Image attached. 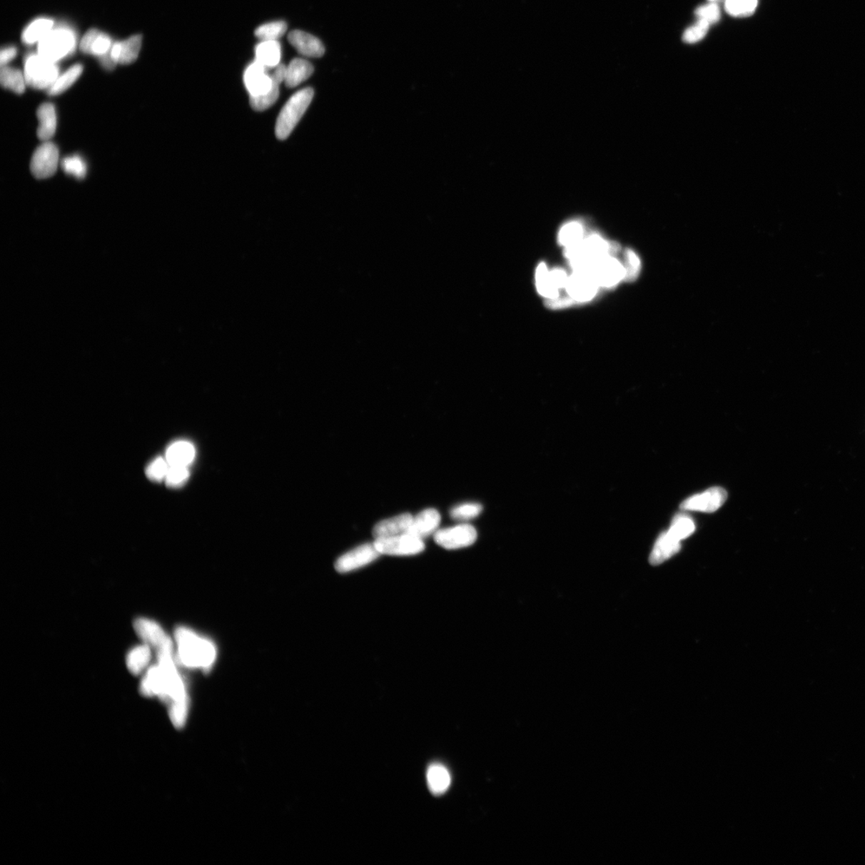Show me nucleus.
<instances>
[{
  "mask_svg": "<svg viewBox=\"0 0 865 865\" xmlns=\"http://www.w3.org/2000/svg\"><path fill=\"white\" fill-rule=\"evenodd\" d=\"M152 659V647L146 644L136 646L129 651L126 664L131 673L137 676L146 671Z\"/></svg>",
  "mask_w": 865,
  "mask_h": 865,
  "instance_id": "26",
  "label": "nucleus"
},
{
  "mask_svg": "<svg viewBox=\"0 0 865 865\" xmlns=\"http://www.w3.org/2000/svg\"><path fill=\"white\" fill-rule=\"evenodd\" d=\"M586 237L585 226L577 221H570L560 228L558 235L559 243L566 248L580 243Z\"/></svg>",
  "mask_w": 865,
  "mask_h": 865,
  "instance_id": "28",
  "label": "nucleus"
},
{
  "mask_svg": "<svg viewBox=\"0 0 865 865\" xmlns=\"http://www.w3.org/2000/svg\"><path fill=\"white\" fill-rule=\"evenodd\" d=\"M477 534L474 527L460 524L453 527L437 530L434 538L437 545L447 550L467 547L474 544Z\"/></svg>",
  "mask_w": 865,
  "mask_h": 865,
  "instance_id": "9",
  "label": "nucleus"
},
{
  "mask_svg": "<svg viewBox=\"0 0 865 865\" xmlns=\"http://www.w3.org/2000/svg\"><path fill=\"white\" fill-rule=\"evenodd\" d=\"M583 271L591 273L599 286L605 288L617 286L622 280H624L626 275L624 264L613 256L600 259L588 270Z\"/></svg>",
  "mask_w": 865,
  "mask_h": 865,
  "instance_id": "6",
  "label": "nucleus"
},
{
  "mask_svg": "<svg viewBox=\"0 0 865 865\" xmlns=\"http://www.w3.org/2000/svg\"><path fill=\"white\" fill-rule=\"evenodd\" d=\"M54 22L51 19L39 18L31 22L23 32L22 41L24 44H34L41 39L54 29Z\"/></svg>",
  "mask_w": 865,
  "mask_h": 865,
  "instance_id": "27",
  "label": "nucleus"
},
{
  "mask_svg": "<svg viewBox=\"0 0 865 865\" xmlns=\"http://www.w3.org/2000/svg\"><path fill=\"white\" fill-rule=\"evenodd\" d=\"M427 779L429 789L434 795H442L450 788V772L442 764H431L428 770Z\"/></svg>",
  "mask_w": 865,
  "mask_h": 865,
  "instance_id": "25",
  "label": "nucleus"
},
{
  "mask_svg": "<svg viewBox=\"0 0 865 865\" xmlns=\"http://www.w3.org/2000/svg\"><path fill=\"white\" fill-rule=\"evenodd\" d=\"M286 31L287 24L285 22H271L260 26L255 31V36L261 41H278L285 34Z\"/></svg>",
  "mask_w": 865,
  "mask_h": 865,
  "instance_id": "33",
  "label": "nucleus"
},
{
  "mask_svg": "<svg viewBox=\"0 0 865 865\" xmlns=\"http://www.w3.org/2000/svg\"><path fill=\"white\" fill-rule=\"evenodd\" d=\"M59 71L56 63L38 54H31L25 58L24 74L26 83L31 88L49 90L60 76Z\"/></svg>",
  "mask_w": 865,
  "mask_h": 865,
  "instance_id": "4",
  "label": "nucleus"
},
{
  "mask_svg": "<svg viewBox=\"0 0 865 865\" xmlns=\"http://www.w3.org/2000/svg\"><path fill=\"white\" fill-rule=\"evenodd\" d=\"M134 629L136 634H138V637L143 641V643L155 649V651L157 648L165 644L169 639H171L156 622L146 618L136 619L134 622Z\"/></svg>",
  "mask_w": 865,
  "mask_h": 865,
  "instance_id": "14",
  "label": "nucleus"
},
{
  "mask_svg": "<svg viewBox=\"0 0 865 865\" xmlns=\"http://www.w3.org/2000/svg\"><path fill=\"white\" fill-rule=\"evenodd\" d=\"M142 36L136 35L121 42H116L109 51L111 59L117 64H130L138 57Z\"/></svg>",
  "mask_w": 865,
  "mask_h": 865,
  "instance_id": "19",
  "label": "nucleus"
},
{
  "mask_svg": "<svg viewBox=\"0 0 865 865\" xmlns=\"http://www.w3.org/2000/svg\"><path fill=\"white\" fill-rule=\"evenodd\" d=\"M694 13L699 19H705L710 24H716L719 21L720 11L716 4L699 6Z\"/></svg>",
  "mask_w": 865,
  "mask_h": 865,
  "instance_id": "42",
  "label": "nucleus"
},
{
  "mask_svg": "<svg viewBox=\"0 0 865 865\" xmlns=\"http://www.w3.org/2000/svg\"><path fill=\"white\" fill-rule=\"evenodd\" d=\"M382 555L378 552L375 543H365L345 553L335 562V568L340 573H347L362 568L378 560Z\"/></svg>",
  "mask_w": 865,
  "mask_h": 865,
  "instance_id": "11",
  "label": "nucleus"
},
{
  "mask_svg": "<svg viewBox=\"0 0 865 865\" xmlns=\"http://www.w3.org/2000/svg\"><path fill=\"white\" fill-rule=\"evenodd\" d=\"M267 69L257 61L248 65L244 74V82L251 97L265 95L273 87L271 75Z\"/></svg>",
  "mask_w": 865,
  "mask_h": 865,
  "instance_id": "13",
  "label": "nucleus"
},
{
  "mask_svg": "<svg viewBox=\"0 0 865 865\" xmlns=\"http://www.w3.org/2000/svg\"><path fill=\"white\" fill-rule=\"evenodd\" d=\"M711 1H715V0H711Z\"/></svg>",
  "mask_w": 865,
  "mask_h": 865,
  "instance_id": "47",
  "label": "nucleus"
},
{
  "mask_svg": "<svg viewBox=\"0 0 865 865\" xmlns=\"http://www.w3.org/2000/svg\"><path fill=\"white\" fill-rule=\"evenodd\" d=\"M681 548L680 541L667 532L659 535L650 555L652 565H659L677 554Z\"/></svg>",
  "mask_w": 865,
  "mask_h": 865,
  "instance_id": "20",
  "label": "nucleus"
},
{
  "mask_svg": "<svg viewBox=\"0 0 865 865\" xmlns=\"http://www.w3.org/2000/svg\"><path fill=\"white\" fill-rule=\"evenodd\" d=\"M16 54L17 50L15 47L3 49L1 52H0V64H1V66H6V64L11 62L13 59L16 57Z\"/></svg>",
  "mask_w": 865,
  "mask_h": 865,
  "instance_id": "45",
  "label": "nucleus"
},
{
  "mask_svg": "<svg viewBox=\"0 0 865 865\" xmlns=\"http://www.w3.org/2000/svg\"><path fill=\"white\" fill-rule=\"evenodd\" d=\"M694 523L691 517L684 514H679L674 517L669 532L674 538L681 541L689 537L694 532Z\"/></svg>",
  "mask_w": 865,
  "mask_h": 865,
  "instance_id": "32",
  "label": "nucleus"
},
{
  "mask_svg": "<svg viewBox=\"0 0 865 865\" xmlns=\"http://www.w3.org/2000/svg\"><path fill=\"white\" fill-rule=\"evenodd\" d=\"M620 246L608 241L599 233L586 235L580 243L565 248V255L574 270H587L600 259L620 252Z\"/></svg>",
  "mask_w": 865,
  "mask_h": 865,
  "instance_id": "2",
  "label": "nucleus"
},
{
  "mask_svg": "<svg viewBox=\"0 0 865 865\" xmlns=\"http://www.w3.org/2000/svg\"><path fill=\"white\" fill-rule=\"evenodd\" d=\"M537 290L541 296L547 300L556 299L560 297V293L550 278V271L545 263H541L537 268L535 273Z\"/></svg>",
  "mask_w": 865,
  "mask_h": 865,
  "instance_id": "29",
  "label": "nucleus"
},
{
  "mask_svg": "<svg viewBox=\"0 0 865 865\" xmlns=\"http://www.w3.org/2000/svg\"><path fill=\"white\" fill-rule=\"evenodd\" d=\"M709 26L710 24L705 21V19H699V21L696 24L685 31L683 41L687 44L699 42L707 35Z\"/></svg>",
  "mask_w": 865,
  "mask_h": 865,
  "instance_id": "39",
  "label": "nucleus"
},
{
  "mask_svg": "<svg viewBox=\"0 0 865 865\" xmlns=\"http://www.w3.org/2000/svg\"><path fill=\"white\" fill-rule=\"evenodd\" d=\"M100 34V31L97 29H90L82 39L80 44V49L84 54H90L91 45H93L96 37Z\"/></svg>",
  "mask_w": 865,
  "mask_h": 865,
  "instance_id": "44",
  "label": "nucleus"
},
{
  "mask_svg": "<svg viewBox=\"0 0 865 865\" xmlns=\"http://www.w3.org/2000/svg\"><path fill=\"white\" fill-rule=\"evenodd\" d=\"M313 95V88H306L298 91L285 103L278 116L276 129H275L279 140L283 141L290 136L307 108H309Z\"/></svg>",
  "mask_w": 865,
  "mask_h": 865,
  "instance_id": "3",
  "label": "nucleus"
},
{
  "mask_svg": "<svg viewBox=\"0 0 865 865\" xmlns=\"http://www.w3.org/2000/svg\"><path fill=\"white\" fill-rule=\"evenodd\" d=\"M288 41L300 55L306 57L318 58L325 54V48L317 37L300 30L290 31Z\"/></svg>",
  "mask_w": 865,
  "mask_h": 865,
  "instance_id": "15",
  "label": "nucleus"
},
{
  "mask_svg": "<svg viewBox=\"0 0 865 865\" xmlns=\"http://www.w3.org/2000/svg\"><path fill=\"white\" fill-rule=\"evenodd\" d=\"M727 499V491L721 487H712L704 492L688 497L680 505L684 510L702 511L712 513L723 506Z\"/></svg>",
  "mask_w": 865,
  "mask_h": 865,
  "instance_id": "12",
  "label": "nucleus"
},
{
  "mask_svg": "<svg viewBox=\"0 0 865 865\" xmlns=\"http://www.w3.org/2000/svg\"><path fill=\"white\" fill-rule=\"evenodd\" d=\"M440 522L441 515L437 510H424L413 519L408 534L423 540L432 534L435 535Z\"/></svg>",
  "mask_w": 865,
  "mask_h": 865,
  "instance_id": "16",
  "label": "nucleus"
},
{
  "mask_svg": "<svg viewBox=\"0 0 865 865\" xmlns=\"http://www.w3.org/2000/svg\"><path fill=\"white\" fill-rule=\"evenodd\" d=\"M181 663L187 667L211 669L216 660V648L211 641L203 639L186 627H178L175 632Z\"/></svg>",
  "mask_w": 865,
  "mask_h": 865,
  "instance_id": "1",
  "label": "nucleus"
},
{
  "mask_svg": "<svg viewBox=\"0 0 865 865\" xmlns=\"http://www.w3.org/2000/svg\"><path fill=\"white\" fill-rule=\"evenodd\" d=\"M37 117L39 126L37 135L43 141H49L56 133L57 117L54 104L43 103L37 110Z\"/></svg>",
  "mask_w": 865,
  "mask_h": 865,
  "instance_id": "21",
  "label": "nucleus"
},
{
  "mask_svg": "<svg viewBox=\"0 0 865 865\" xmlns=\"http://www.w3.org/2000/svg\"><path fill=\"white\" fill-rule=\"evenodd\" d=\"M100 60L102 66L107 70H113L116 65V63L111 59L109 52L106 55L101 56Z\"/></svg>",
  "mask_w": 865,
  "mask_h": 865,
  "instance_id": "46",
  "label": "nucleus"
},
{
  "mask_svg": "<svg viewBox=\"0 0 865 865\" xmlns=\"http://www.w3.org/2000/svg\"><path fill=\"white\" fill-rule=\"evenodd\" d=\"M550 275L553 284L560 291L565 290L569 278L565 270L562 268H554L550 271Z\"/></svg>",
  "mask_w": 865,
  "mask_h": 865,
  "instance_id": "43",
  "label": "nucleus"
},
{
  "mask_svg": "<svg viewBox=\"0 0 865 865\" xmlns=\"http://www.w3.org/2000/svg\"><path fill=\"white\" fill-rule=\"evenodd\" d=\"M111 47H113V44H111V38L100 31L91 45L89 54L101 57L108 54Z\"/></svg>",
  "mask_w": 865,
  "mask_h": 865,
  "instance_id": "41",
  "label": "nucleus"
},
{
  "mask_svg": "<svg viewBox=\"0 0 865 865\" xmlns=\"http://www.w3.org/2000/svg\"><path fill=\"white\" fill-rule=\"evenodd\" d=\"M76 44L75 34L69 29H52L38 43V54L56 63L71 54Z\"/></svg>",
  "mask_w": 865,
  "mask_h": 865,
  "instance_id": "5",
  "label": "nucleus"
},
{
  "mask_svg": "<svg viewBox=\"0 0 865 865\" xmlns=\"http://www.w3.org/2000/svg\"><path fill=\"white\" fill-rule=\"evenodd\" d=\"M189 477V470L186 467H170L166 482L169 487H180L186 482Z\"/></svg>",
  "mask_w": 865,
  "mask_h": 865,
  "instance_id": "40",
  "label": "nucleus"
},
{
  "mask_svg": "<svg viewBox=\"0 0 865 865\" xmlns=\"http://www.w3.org/2000/svg\"><path fill=\"white\" fill-rule=\"evenodd\" d=\"M626 275L624 280L632 283L637 280L641 270V261L639 256L632 250H627L624 253V264Z\"/></svg>",
  "mask_w": 865,
  "mask_h": 865,
  "instance_id": "37",
  "label": "nucleus"
},
{
  "mask_svg": "<svg viewBox=\"0 0 865 865\" xmlns=\"http://www.w3.org/2000/svg\"><path fill=\"white\" fill-rule=\"evenodd\" d=\"M482 506L480 503H464L452 508L450 517L458 521H467L477 517L482 513Z\"/></svg>",
  "mask_w": 865,
  "mask_h": 865,
  "instance_id": "35",
  "label": "nucleus"
},
{
  "mask_svg": "<svg viewBox=\"0 0 865 865\" xmlns=\"http://www.w3.org/2000/svg\"><path fill=\"white\" fill-rule=\"evenodd\" d=\"M314 69L310 62L303 58H296L288 65L285 70V84L288 88H295L309 79Z\"/></svg>",
  "mask_w": 865,
  "mask_h": 865,
  "instance_id": "22",
  "label": "nucleus"
},
{
  "mask_svg": "<svg viewBox=\"0 0 865 865\" xmlns=\"http://www.w3.org/2000/svg\"><path fill=\"white\" fill-rule=\"evenodd\" d=\"M64 171L69 175L75 176L76 178L83 179L87 173L86 163L81 158L80 156H71L64 158L61 163Z\"/></svg>",
  "mask_w": 865,
  "mask_h": 865,
  "instance_id": "36",
  "label": "nucleus"
},
{
  "mask_svg": "<svg viewBox=\"0 0 865 865\" xmlns=\"http://www.w3.org/2000/svg\"><path fill=\"white\" fill-rule=\"evenodd\" d=\"M286 66L280 64L273 69L271 77L273 87L268 93L260 96L251 97V106L255 111H262L270 108L278 99L280 85L285 82Z\"/></svg>",
  "mask_w": 865,
  "mask_h": 865,
  "instance_id": "18",
  "label": "nucleus"
},
{
  "mask_svg": "<svg viewBox=\"0 0 865 865\" xmlns=\"http://www.w3.org/2000/svg\"><path fill=\"white\" fill-rule=\"evenodd\" d=\"M195 448L192 443L179 441L173 443L166 451V460L170 467H188L194 460Z\"/></svg>",
  "mask_w": 865,
  "mask_h": 865,
  "instance_id": "23",
  "label": "nucleus"
},
{
  "mask_svg": "<svg viewBox=\"0 0 865 865\" xmlns=\"http://www.w3.org/2000/svg\"><path fill=\"white\" fill-rule=\"evenodd\" d=\"M413 519L414 517L405 513L379 522L373 529V535L378 540L408 533Z\"/></svg>",
  "mask_w": 865,
  "mask_h": 865,
  "instance_id": "17",
  "label": "nucleus"
},
{
  "mask_svg": "<svg viewBox=\"0 0 865 865\" xmlns=\"http://www.w3.org/2000/svg\"><path fill=\"white\" fill-rule=\"evenodd\" d=\"M83 72V66L80 64L74 65L62 75L59 76L56 82L48 90L50 96L60 95L67 91L74 84Z\"/></svg>",
  "mask_w": 865,
  "mask_h": 865,
  "instance_id": "31",
  "label": "nucleus"
},
{
  "mask_svg": "<svg viewBox=\"0 0 865 865\" xmlns=\"http://www.w3.org/2000/svg\"><path fill=\"white\" fill-rule=\"evenodd\" d=\"M169 464L166 458L157 457L146 469V475L150 480L154 482H161L166 480L168 470Z\"/></svg>",
  "mask_w": 865,
  "mask_h": 865,
  "instance_id": "38",
  "label": "nucleus"
},
{
  "mask_svg": "<svg viewBox=\"0 0 865 865\" xmlns=\"http://www.w3.org/2000/svg\"><path fill=\"white\" fill-rule=\"evenodd\" d=\"M58 163V148L54 143L46 141L32 156L31 171L37 179L49 178L56 173Z\"/></svg>",
  "mask_w": 865,
  "mask_h": 865,
  "instance_id": "10",
  "label": "nucleus"
},
{
  "mask_svg": "<svg viewBox=\"0 0 865 865\" xmlns=\"http://www.w3.org/2000/svg\"><path fill=\"white\" fill-rule=\"evenodd\" d=\"M600 288L591 273L583 270H574L568 278L565 290L567 296L575 305L591 301L597 295Z\"/></svg>",
  "mask_w": 865,
  "mask_h": 865,
  "instance_id": "8",
  "label": "nucleus"
},
{
  "mask_svg": "<svg viewBox=\"0 0 865 865\" xmlns=\"http://www.w3.org/2000/svg\"><path fill=\"white\" fill-rule=\"evenodd\" d=\"M758 0H726L725 10L735 17H748L757 9Z\"/></svg>",
  "mask_w": 865,
  "mask_h": 865,
  "instance_id": "34",
  "label": "nucleus"
},
{
  "mask_svg": "<svg viewBox=\"0 0 865 865\" xmlns=\"http://www.w3.org/2000/svg\"><path fill=\"white\" fill-rule=\"evenodd\" d=\"M373 543L380 554L386 555H415L425 550L423 540L408 533L375 540Z\"/></svg>",
  "mask_w": 865,
  "mask_h": 865,
  "instance_id": "7",
  "label": "nucleus"
},
{
  "mask_svg": "<svg viewBox=\"0 0 865 865\" xmlns=\"http://www.w3.org/2000/svg\"><path fill=\"white\" fill-rule=\"evenodd\" d=\"M255 61L267 69L276 68L280 64V44L278 41H261L255 49Z\"/></svg>",
  "mask_w": 865,
  "mask_h": 865,
  "instance_id": "24",
  "label": "nucleus"
},
{
  "mask_svg": "<svg viewBox=\"0 0 865 865\" xmlns=\"http://www.w3.org/2000/svg\"><path fill=\"white\" fill-rule=\"evenodd\" d=\"M0 81L4 88L15 91L18 94L24 93L26 84H27L24 72L9 66L2 67Z\"/></svg>",
  "mask_w": 865,
  "mask_h": 865,
  "instance_id": "30",
  "label": "nucleus"
}]
</instances>
